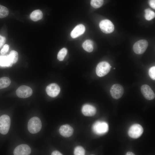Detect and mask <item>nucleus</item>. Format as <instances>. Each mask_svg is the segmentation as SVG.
Here are the masks:
<instances>
[{"instance_id": "1", "label": "nucleus", "mask_w": 155, "mask_h": 155, "mask_svg": "<svg viewBox=\"0 0 155 155\" xmlns=\"http://www.w3.org/2000/svg\"><path fill=\"white\" fill-rule=\"evenodd\" d=\"M41 121L38 117H35L31 118L29 121L28 129L29 132L32 134L38 132L42 128Z\"/></svg>"}, {"instance_id": "2", "label": "nucleus", "mask_w": 155, "mask_h": 155, "mask_svg": "<svg viewBox=\"0 0 155 155\" xmlns=\"http://www.w3.org/2000/svg\"><path fill=\"white\" fill-rule=\"evenodd\" d=\"M92 129L96 134L101 135L106 132L108 130V126L106 122L98 121L96 122L93 125Z\"/></svg>"}, {"instance_id": "3", "label": "nucleus", "mask_w": 155, "mask_h": 155, "mask_svg": "<svg viewBox=\"0 0 155 155\" xmlns=\"http://www.w3.org/2000/svg\"><path fill=\"white\" fill-rule=\"evenodd\" d=\"M11 123L10 117L6 115L0 117V133L3 135H5L8 132Z\"/></svg>"}, {"instance_id": "4", "label": "nucleus", "mask_w": 155, "mask_h": 155, "mask_svg": "<svg viewBox=\"0 0 155 155\" xmlns=\"http://www.w3.org/2000/svg\"><path fill=\"white\" fill-rule=\"evenodd\" d=\"M111 67L109 64L107 62H100L98 64L96 67V74L99 77L104 76L110 71Z\"/></svg>"}, {"instance_id": "5", "label": "nucleus", "mask_w": 155, "mask_h": 155, "mask_svg": "<svg viewBox=\"0 0 155 155\" xmlns=\"http://www.w3.org/2000/svg\"><path fill=\"white\" fill-rule=\"evenodd\" d=\"M143 129L142 126L138 124L132 125L129 128L128 131L129 136L133 139H136L140 137L142 134Z\"/></svg>"}, {"instance_id": "6", "label": "nucleus", "mask_w": 155, "mask_h": 155, "mask_svg": "<svg viewBox=\"0 0 155 155\" xmlns=\"http://www.w3.org/2000/svg\"><path fill=\"white\" fill-rule=\"evenodd\" d=\"M148 45V43L146 40L144 39L140 40L134 44L133 50L136 54H142L145 51Z\"/></svg>"}, {"instance_id": "7", "label": "nucleus", "mask_w": 155, "mask_h": 155, "mask_svg": "<svg viewBox=\"0 0 155 155\" xmlns=\"http://www.w3.org/2000/svg\"><path fill=\"white\" fill-rule=\"evenodd\" d=\"M124 90L123 87L120 84H115L111 87L110 93L112 97L115 99L120 98L123 95Z\"/></svg>"}, {"instance_id": "8", "label": "nucleus", "mask_w": 155, "mask_h": 155, "mask_svg": "<svg viewBox=\"0 0 155 155\" xmlns=\"http://www.w3.org/2000/svg\"><path fill=\"white\" fill-rule=\"evenodd\" d=\"M99 27L102 32L105 34H110L114 30V26L110 20L105 19L100 21Z\"/></svg>"}, {"instance_id": "9", "label": "nucleus", "mask_w": 155, "mask_h": 155, "mask_svg": "<svg viewBox=\"0 0 155 155\" xmlns=\"http://www.w3.org/2000/svg\"><path fill=\"white\" fill-rule=\"evenodd\" d=\"M16 93L19 97L26 98L30 96L32 94V90L29 87L22 85L20 86L16 90Z\"/></svg>"}, {"instance_id": "10", "label": "nucleus", "mask_w": 155, "mask_h": 155, "mask_svg": "<svg viewBox=\"0 0 155 155\" xmlns=\"http://www.w3.org/2000/svg\"><path fill=\"white\" fill-rule=\"evenodd\" d=\"M31 149L28 145L22 144L15 148L13 154L14 155H28L31 153Z\"/></svg>"}, {"instance_id": "11", "label": "nucleus", "mask_w": 155, "mask_h": 155, "mask_svg": "<svg viewBox=\"0 0 155 155\" xmlns=\"http://www.w3.org/2000/svg\"><path fill=\"white\" fill-rule=\"evenodd\" d=\"M142 94L146 99L151 100L154 99L155 95L153 91L148 85L144 84L141 88Z\"/></svg>"}, {"instance_id": "12", "label": "nucleus", "mask_w": 155, "mask_h": 155, "mask_svg": "<svg viewBox=\"0 0 155 155\" xmlns=\"http://www.w3.org/2000/svg\"><path fill=\"white\" fill-rule=\"evenodd\" d=\"M60 89L59 86L55 83H52L46 87V91L47 94L52 97L57 96L59 94Z\"/></svg>"}, {"instance_id": "13", "label": "nucleus", "mask_w": 155, "mask_h": 155, "mask_svg": "<svg viewBox=\"0 0 155 155\" xmlns=\"http://www.w3.org/2000/svg\"><path fill=\"white\" fill-rule=\"evenodd\" d=\"M82 112L85 116H92L96 113V109L94 106L90 104H85L82 108Z\"/></svg>"}, {"instance_id": "14", "label": "nucleus", "mask_w": 155, "mask_h": 155, "mask_svg": "<svg viewBox=\"0 0 155 155\" xmlns=\"http://www.w3.org/2000/svg\"><path fill=\"white\" fill-rule=\"evenodd\" d=\"M73 128L67 124L61 126L59 129L60 134L65 137H69L71 136L73 133Z\"/></svg>"}, {"instance_id": "15", "label": "nucleus", "mask_w": 155, "mask_h": 155, "mask_svg": "<svg viewBox=\"0 0 155 155\" xmlns=\"http://www.w3.org/2000/svg\"><path fill=\"white\" fill-rule=\"evenodd\" d=\"M85 26L82 24L76 26L71 32L70 35L73 38H75L83 34L85 32Z\"/></svg>"}, {"instance_id": "16", "label": "nucleus", "mask_w": 155, "mask_h": 155, "mask_svg": "<svg viewBox=\"0 0 155 155\" xmlns=\"http://www.w3.org/2000/svg\"><path fill=\"white\" fill-rule=\"evenodd\" d=\"M13 64L8 55L0 56V66H1L10 67Z\"/></svg>"}, {"instance_id": "17", "label": "nucleus", "mask_w": 155, "mask_h": 155, "mask_svg": "<svg viewBox=\"0 0 155 155\" xmlns=\"http://www.w3.org/2000/svg\"><path fill=\"white\" fill-rule=\"evenodd\" d=\"M30 17L32 20L36 21L41 20L42 18L43 13L40 10H36L32 12Z\"/></svg>"}, {"instance_id": "18", "label": "nucleus", "mask_w": 155, "mask_h": 155, "mask_svg": "<svg viewBox=\"0 0 155 155\" xmlns=\"http://www.w3.org/2000/svg\"><path fill=\"white\" fill-rule=\"evenodd\" d=\"M82 46L84 49L88 52H91L93 50V43L90 40H85L83 43Z\"/></svg>"}, {"instance_id": "19", "label": "nucleus", "mask_w": 155, "mask_h": 155, "mask_svg": "<svg viewBox=\"0 0 155 155\" xmlns=\"http://www.w3.org/2000/svg\"><path fill=\"white\" fill-rule=\"evenodd\" d=\"M11 82L10 80L8 77H3L0 78V89L7 87L10 85Z\"/></svg>"}, {"instance_id": "20", "label": "nucleus", "mask_w": 155, "mask_h": 155, "mask_svg": "<svg viewBox=\"0 0 155 155\" xmlns=\"http://www.w3.org/2000/svg\"><path fill=\"white\" fill-rule=\"evenodd\" d=\"M8 55L13 64L17 62L18 58V53L17 52L14 50L11 51Z\"/></svg>"}, {"instance_id": "21", "label": "nucleus", "mask_w": 155, "mask_h": 155, "mask_svg": "<svg viewBox=\"0 0 155 155\" xmlns=\"http://www.w3.org/2000/svg\"><path fill=\"white\" fill-rule=\"evenodd\" d=\"M144 15L145 19L148 20H150L154 18L155 16L154 12L149 9H147L145 10Z\"/></svg>"}, {"instance_id": "22", "label": "nucleus", "mask_w": 155, "mask_h": 155, "mask_svg": "<svg viewBox=\"0 0 155 155\" xmlns=\"http://www.w3.org/2000/svg\"><path fill=\"white\" fill-rule=\"evenodd\" d=\"M103 0H91L90 4L91 6L95 8L100 7L103 4Z\"/></svg>"}, {"instance_id": "23", "label": "nucleus", "mask_w": 155, "mask_h": 155, "mask_svg": "<svg viewBox=\"0 0 155 155\" xmlns=\"http://www.w3.org/2000/svg\"><path fill=\"white\" fill-rule=\"evenodd\" d=\"M9 10L5 7L0 5V18L7 17L9 14Z\"/></svg>"}, {"instance_id": "24", "label": "nucleus", "mask_w": 155, "mask_h": 155, "mask_svg": "<svg viewBox=\"0 0 155 155\" xmlns=\"http://www.w3.org/2000/svg\"><path fill=\"white\" fill-rule=\"evenodd\" d=\"M67 50L65 48H63L59 52L57 55V59L60 61H62L66 55Z\"/></svg>"}, {"instance_id": "25", "label": "nucleus", "mask_w": 155, "mask_h": 155, "mask_svg": "<svg viewBox=\"0 0 155 155\" xmlns=\"http://www.w3.org/2000/svg\"><path fill=\"white\" fill-rule=\"evenodd\" d=\"M74 153L75 155H84L85 154V150L82 147L78 146L75 148Z\"/></svg>"}, {"instance_id": "26", "label": "nucleus", "mask_w": 155, "mask_h": 155, "mask_svg": "<svg viewBox=\"0 0 155 155\" xmlns=\"http://www.w3.org/2000/svg\"><path fill=\"white\" fill-rule=\"evenodd\" d=\"M149 75L151 79L153 80H155V67H151L149 71Z\"/></svg>"}, {"instance_id": "27", "label": "nucleus", "mask_w": 155, "mask_h": 155, "mask_svg": "<svg viewBox=\"0 0 155 155\" xmlns=\"http://www.w3.org/2000/svg\"><path fill=\"white\" fill-rule=\"evenodd\" d=\"M9 46L7 44L4 45L0 51L1 54L3 55L5 54L8 51Z\"/></svg>"}, {"instance_id": "28", "label": "nucleus", "mask_w": 155, "mask_h": 155, "mask_svg": "<svg viewBox=\"0 0 155 155\" xmlns=\"http://www.w3.org/2000/svg\"><path fill=\"white\" fill-rule=\"evenodd\" d=\"M5 41V38L0 34V49L4 44Z\"/></svg>"}, {"instance_id": "29", "label": "nucleus", "mask_w": 155, "mask_h": 155, "mask_svg": "<svg viewBox=\"0 0 155 155\" xmlns=\"http://www.w3.org/2000/svg\"><path fill=\"white\" fill-rule=\"evenodd\" d=\"M155 0H149V3L150 6L155 9Z\"/></svg>"}, {"instance_id": "30", "label": "nucleus", "mask_w": 155, "mask_h": 155, "mask_svg": "<svg viewBox=\"0 0 155 155\" xmlns=\"http://www.w3.org/2000/svg\"><path fill=\"white\" fill-rule=\"evenodd\" d=\"M52 155H61L62 154L59 151L55 150L53 151L51 153Z\"/></svg>"}, {"instance_id": "31", "label": "nucleus", "mask_w": 155, "mask_h": 155, "mask_svg": "<svg viewBox=\"0 0 155 155\" xmlns=\"http://www.w3.org/2000/svg\"><path fill=\"white\" fill-rule=\"evenodd\" d=\"M126 155H134L135 154L133 152H128L126 153Z\"/></svg>"}, {"instance_id": "32", "label": "nucleus", "mask_w": 155, "mask_h": 155, "mask_svg": "<svg viewBox=\"0 0 155 155\" xmlns=\"http://www.w3.org/2000/svg\"><path fill=\"white\" fill-rule=\"evenodd\" d=\"M115 69V68H114V69Z\"/></svg>"}]
</instances>
